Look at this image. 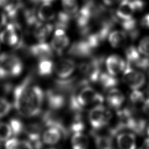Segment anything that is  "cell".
I'll return each mask as SVG.
<instances>
[{"label": "cell", "instance_id": "obj_1", "mask_svg": "<svg viewBox=\"0 0 149 149\" xmlns=\"http://www.w3.org/2000/svg\"><path fill=\"white\" fill-rule=\"evenodd\" d=\"M105 100L102 94L88 85L84 86L70 94L69 106L74 113H81L84 108L103 104Z\"/></svg>", "mask_w": 149, "mask_h": 149}, {"label": "cell", "instance_id": "obj_2", "mask_svg": "<svg viewBox=\"0 0 149 149\" xmlns=\"http://www.w3.org/2000/svg\"><path fill=\"white\" fill-rule=\"evenodd\" d=\"M45 102V92L38 86L31 85L29 88L24 117L33 118L39 115Z\"/></svg>", "mask_w": 149, "mask_h": 149}, {"label": "cell", "instance_id": "obj_3", "mask_svg": "<svg viewBox=\"0 0 149 149\" xmlns=\"http://www.w3.org/2000/svg\"><path fill=\"white\" fill-rule=\"evenodd\" d=\"M113 118V113L109 107L101 104L91 107L88 112V122L94 131H97L108 126Z\"/></svg>", "mask_w": 149, "mask_h": 149}, {"label": "cell", "instance_id": "obj_4", "mask_svg": "<svg viewBox=\"0 0 149 149\" xmlns=\"http://www.w3.org/2000/svg\"><path fill=\"white\" fill-rule=\"evenodd\" d=\"M23 69V63L16 55L8 53L0 55V78L17 76Z\"/></svg>", "mask_w": 149, "mask_h": 149}, {"label": "cell", "instance_id": "obj_5", "mask_svg": "<svg viewBox=\"0 0 149 149\" xmlns=\"http://www.w3.org/2000/svg\"><path fill=\"white\" fill-rule=\"evenodd\" d=\"M68 133V130L62 123L48 125L42 130L41 141L44 145L54 146Z\"/></svg>", "mask_w": 149, "mask_h": 149}, {"label": "cell", "instance_id": "obj_6", "mask_svg": "<svg viewBox=\"0 0 149 149\" xmlns=\"http://www.w3.org/2000/svg\"><path fill=\"white\" fill-rule=\"evenodd\" d=\"M104 59L103 56L91 57L88 61L80 65L79 69L89 83L98 81Z\"/></svg>", "mask_w": 149, "mask_h": 149}, {"label": "cell", "instance_id": "obj_7", "mask_svg": "<svg viewBox=\"0 0 149 149\" xmlns=\"http://www.w3.org/2000/svg\"><path fill=\"white\" fill-rule=\"evenodd\" d=\"M32 77L29 75L16 86L13 91V104L17 112L24 116L27 93L31 85Z\"/></svg>", "mask_w": 149, "mask_h": 149}, {"label": "cell", "instance_id": "obj_8", "mask_svg": "<svg viewBox=\"0 0 149 149\" xmlns=\"http://www.w3.org/2000/svg\"><path fill=\"white\" fill-rule=\"evenodd\" d=\"M123 82L132 90H139L146 83V76L141 72L133 69L127 63L123 70L122 76Z\"/></svg>", "mask_w": 149, "mask_h": 149}, {"label": "cell", "instance_id": "obj_9", "mask_svg": "<svg viewBox=\"0 0 149 149\" xmlns=\"http://www.w3.org/2000/svg\"><path fill=\"white\" fill-rule=\"evenodd\" d=\"M45 102H46L49 111H59L66 104V93L55 88L49 89L45 92Z\"/></svg>", "mask_w": 149, "mask_h": 149}, {"label": "cell", "instance_id": "obj_10", "mask_svg": "<svg viewBox=\"0 0 149 149\" xmlns=\"http://www.w3.org/2000/svg\"><path fill=\"white\" fill-rule=\"evenodd\" d=\"M95 49L90 44L89 41L84 37L83 39L73 42L68 51V54L78 58L90 57Z\"/></svg>", "mask_w": 149, "mask_h": 149}, {"label": "cell", "instance_id": "obj_11", "mask_svg": "<svg viewBox=\"0 0 149 149\" xmlns=\"http://www.w3.org/2000/svg\"><path fill=\"white\" fill-rule=\"evenodd\" d=\"M115 136L118 149H137V139L134 133L125 130L118 132Z\"/></svg>", "mask_w": 149, "mask_h": 149}, {"label": "cell", "instance_id": "obj_12", "mask_svg": "<svg viewBox=\"0 0 149 149\" xmlns=\"http://www.w3.org/2000/svg\"><path fill=\"white\" fill-rule=\"evenodd\" d=\"M76 69L75 62L70 59L62 58L54 65V70L59 79H65L70 77Z\"/></svg>", "mask_w": 149, "mask_h": 149}, {"label": "cell", "instance_id": "obj_13", "mask_svg": "<svg viewBox=\"0 0 149 149\" xmlns=\"http://www.w3.org/2000/svg\"><path fill=\"white\" fill-rule=\"evenodd\" d=\"M0 41L5 45L15 46L20 44L17 27L12 23L8 24L0 32Z\"/></svg>", "mask_w": 149, "mask_h": 149}, {"label": "cell", "instance_id": "obj_14", "mask_svg": "<svg viewBox=\"0 0 149 149\" xmlns=\"http://www.w3.org/2000/svg\"><path fill=\"white\" fill-rule=\"evenodd\" d=\"M69 44V39L65 30L56 29L51 41V47L57 55H61Z\"/></svg>", "mask_w": 149, "mask_h": 149}, {"label": "cell", "instance_id": "obj_15", "mask_svg": "<svg viewBox=\"0 0 149 149\" xmlns=\"http://www.w3.org/2000/svg\"><path fill=\"white\" fill-rule=\"evenodd\" d=\"M105 101L109 108L117 111L122 108L125 101V96L122 91L115 87L108 90Z\"/></svg>", "mask_w": 149, "mask_h": 149}, {"label": "cell", "instance_id": "obj_16", "mask_svg": "<svg viewBox=\"0 0 149 149\" xmlns=\"http://www.w3.org/2000/svg\"><path fill=\"white\" fill-rule=\"evenodd\" d=\"M105 64L108 73L113 76L123 72L126 68L125 61L116 55L109 56L107 59Z\"/></svg>", "mask_w": 149, "mask_h": 149}, {"label": "cell", "instance_id": "obj_17", "mask_svg": "<svg viewBox=\"0 0 149 149\" xmlns=\"http://www.w3.org/2000/svg\"><path fill=\"white\" fill-rule=\"evenodd\" d=\"M29 52L32 56L38 59L50 58L53 54L51 47L44 42H40L31 45L29 48Z\"/></svg>", "mask_w": 149, "mask_h": 149}, {"label": "cell", "instance_id": "obj_18", "mask_svg": "<svg viewBox=\"0 0 149 149\" xmlns=\"http://www.w3.org/2000/svg\"><path fill=\"white\" fill-rule=\"evenodd\" d=\"M92 135L97 149H116L113 146V137L109 133L98 134L93 131Z\"/></svg>", "mask_w": 149, "mask_h": 149}, {"label": "cell", "instance_id": "obj_19", "mask_svg": "<svg viewBox=\"0 0 149 149\" xmlns=\"http://www.w3.org/2000/svg\"><path fill=\"white\" fill-rule=\"evenodd\" d=\"M70 145L72 149H88L90 145V138L84 131L72 133Z\"/></svg>", "mask_w": 149, "mask_h": 149}, {"label": "cell", "instance_id": "obj_20", "mask_svg": "<svg viewBox=\"0 0 149 149\" xmlns=\"http://www.w3.org/2000/svg\"><path fill=\"white\" fill-rule=\"evenodd\" d=\"M135 12L132 0H122L116 12V16L122 20L132 18Z\"/></svg>", "mask_w": 149, "mask_h": 149}, {"label": "cell", "instance_id": "obj_21", "mask_svg": "<svg viewBox=\"0 0 149 149\" xmlns=\"http://www.w3.org/2000/svg\"><path fill=\"white\" fill-rule=\"evenodd\" d=\"M54 26L51 24H42L40 22L37 23L33 27L34 36L39 41L44 42L53 30Z\"/></svg>", "mask_w": 149, "mask_h": 149}, {"label": "cell", "instance_id": "obj_22", "mask_svg": "<svg viewBox=\"0 0 149 149\" xmlns=\"http://www.w3.org/2000/svg\"><path fill=\"white\" fill-rule=\"evenodd\" d=\"M121 26L127 37L131 40H134L139 35V30L137 27V21L133 18L123 20L121 22Z\"/></svg>", "mask_w": 149, "mask_h": 149}, {"label": "cell", "instance_id": "obj_23", "mask_svg": "<svg viewBox=\"0 0 149 149\" xmlns=\"http://www.w3.org/2000/svg\"><path fill=\"white\" fill-rule=\"evenodd\" d=\"M5 149H35L29 140L12 138L5 142Z\"/></svg>", "mask_w": 149, "mask_h": 149}, {"label": "cell", "instance_id": "obj_24", "mask_svg": "<svg viewBox=\"0 0 149 149\" xmlns=\"http://www.w3.org/2000/svg\"><path fill=\"white\" fill-rule=\"evenodd\" d=\"M127 36L124 31L115 30L110 33L108 40L110 44L115 48L121 47L126 42Z\"/></svg>", "mask_w": 149, "mask_h": 149}, {"label": "cell", "instance_id": "obj_25", "mask_svg": "<svg viewBox=\"0 0 149 149\" xmlns=\"http://www.w3.org/2000/svg\"><path fill=\"white\" fill-rule=\"evenodd\" d=\"M38 18L44 22H48L55 17V12L51 3H42L38 10Z\"/></svg>", "mask_w": 149, "mask_h": 149}, {"label": "cell", "instance_id": "obj_26", "mask_svg": "<svg viewBox=\"0 0 149 149\" xmlns=\"http://www.w3.org/2000/svg\"><path fill=\"white\" fill-rule=\"evenodd\" d=\"M54 67V63L49 58L39 59L37 67V73L41 76H48L52 74Z\"/></svg>", "mask_w": 149, "mask_h": 149}, {"label": "cell", "instance_id": "obj_27", "mask_svg": "<svg viewBox=\"0 0 149 149\" xmlns=\"http://www.w3.org/2000/svg\"><path fill=\"white\" fill-rule=\"evenodd\" d=\"M97 82L104 89L108 90L116 87L118 84V80L115 76L105 72H101Z\"/></svg>", "mask_w": 149, "mask_h": 149}, {"label": "cell", "instance_id": "obj_28", "mask_svg": "<svg viewBox=\"0 0 149 149\" xmlns=\"http://www.w3.org/2000/svg\"><path fill=\"white\" fill-rule=\"evenodd\" d=\"M72 16L65 12H59L55 19V26L56 29H66L69 25Z\"/></svg>", "mask_w": 149, "mask_h": 149}, {"label": "cell", "instance_id": "obj_29", "mask_svg": "<svg viewBox=\"0 0 149 149\" xmlns=\"http://www.w3.org/2000/svg\"><path fill=\"white\" fill-rule=\"evenodd\" d=\"M139 51L134 46L129 47L125 51V55L127 59V63L132 66L137 61L140 59Z\"/></svg>", "mask_w": 149, "mask_h": 149}, {"label": "cell", "instance_id": "obj_30", "mask_svg": "<svg viewBox=\"0 0 149 149\" xmlns=\"http://www.w3.org/2000/svg\"><path fill=\"white\" fill-rule=\"evenodd\" d=\"M61 4L64 12L73 16L78 12V3L76 0H62Z\"/></svg>", "mask_w": 149, "mask_h": 149}, {"label": "cell", "instance_id": "obj_31", "mask_svg": "<svg viewBox=\"0 0 149 149\" xmlns=\"http://www.w3.org/2000/svg\"><path fill=\"white\" fill-rule=\"evenodd\" d=\"M129 100L132 105L131 106L134 108L138 105L142 104L145 98L143 92L139 90H133L129 94Z\"/></svg>", "mask_w": 149, "mask_h": 149}, {"label": "cell", "instance_id": "obj_32", "mask_svg": "<svg viewBox=\"0 0 149 149\" xmlns=\"http://www.w3.org/2000/svg\"><path fill=\"white\" fill-rule=\"evenodd\" d=\"M12 131V134L15 136H18L24 130L25 126L22 122L17 118H12L9 122Z\"/></svg>", "mask_w": 149, "mask_h": 149}, {"label": "cell", "instance_id": "obj_33", "mask_svg": "<svg viewBox=\"0 0 149 149\" xmlns=\"http://www.w3.org/2000/svg\"><path fill=\"white\" fill-rule=\"evenodd\" d=\"M12 135V131L9 123L0 122V141H6Z\"/></svg>", "mask_w": 149, "mask_h": 149}, {"label": "cell", "instance_id": "obj_34", "mask_svg": "<svg viewBox=\"0 0 149 149\" xmlns=\"http://www.w3.org/2000/svg\"><path fill=\"white\" fill-rule=\"evenodd\" d=\"M12 109V104L10 102L0 96V118H2L8 115Z\"/></svg>", "mask_w": 149, "mask_h": 149}, {"label": "cell", "instance_id": "obj_35", "mask_svg": "<svg viewBox=\"0 0 149 149\" xmlns=\"http://www.w3.org/2000/svg\"><path fill=\"white\" fill-rule=\"evenodd\" d=\"M138 50L143 55L149 56V36L143 38L140 41Z\"/></svg>", "mask_w": 149, "mask_h": 149}, {"label": "cell", "instance_id": "obj_36", "mask_svg": "<svg viewBox=\"0 0 149 149\" xmlns=\"http://www.w3.org/2000/svg\"><path fill=\"white\" fill-rule=\"evenodd\" d=\"M135 12L141 11L145 6V2L143 0H132Z\"/></svg>", "mask_w": 149, "mask_h": 149}, {"label": "cell", "instance_id": "obj_37", "mask_svg": "<svg viewBox=\"0 0 149 149\" xmlns=\"http://www.w3.org/2000/svg\"><path fill=\"white\" fill-rule=\"evenodd\" d=\"M10 84L0 81V94H6L10 90Z\"/></svg>", "mask_w": 149, "mask_h": 149}, {"label": "cell", "instance_id": "obj_38", "mask_svg": "<svg viewBox=\"0 0 149 149\" xmlns=\"http://www.w3.org/2000/svg\"><path fill=\"white\" fill-rule=\"evenodd\" d=\"M7 16L3 11L0 10V30L5 26H6Z\"/></svg>", "mask_w": 149, "mask_h": 149}, {"label": "cell", "instance_id": "obj_39", "mask_svg": "<svg viewBox=\"0 0 149 149\" xmlns=\"http://www.w3.org/2000/svg\"><path fill=\"white\" fill-rule=\"evenodd\" d=\"M141 105L142 111L145 113L149 115V97L144 100Z\"/></svg>", "mask_w": 149, "mask_h": 149}, {"label": "cell", "instance_id": "obj_40", "mask_svg": "<svg viewBox=\"0 0 149 149\" xmlns=\"http://www.w3.org/2000/svg\"><path fill=\"white\" fill-rule=\"evenodd\" d=\"M141 24L143 27L149 28V13L146 15L141 20Z\"/></svg>", "mask_w": 149, "mask_h": 149}, {"label": "cell", "instance_id": "obj_41", "mask_svg": "<svg viewBox=\"0 0 149 149\" xmlns=\"http://www.w3.org/2000/svg\"><path fill=\"white\" fill-rule=\"evenodd\" d=\"M138 149H149V137L145 139Z\"/></svg>", "mask_w": 149, "mask_h": 149}, {"label": "cell", "instance_id": "obj_42", "mask_svg": "<svg viewBox=\"0 0 149 149\" xmlns=\"http://www.w3.org/2000/svg\"><path fill=\"white\" fill-rule=\"evenodd\" d=\"M122 0H103L105 4L108 6H113L118 3L119 2H121Z\"/></svg>", "mask_w": 149, "mask_h": 149}, {"label": "cell", "instance_id": "obj_43", "mask_svg": "<svg viewBox=\"0 0 149 149\" xmlns=\"http://www.w3.org/2000/svg\"><path fill=\"white\" fill-rule=\"evenodd\" d=\"M41 149H57L55 148L54 146H47L46 147H44V146L41 148Z\"/></svg>", "mask_w": 149, "mask_h": 149}, {"label": "cell", "instance_id": "obj_44", "mask_svg": "<svg viewBox=\"0 0 149 149\" xmlns=\"http://www.w3.org/2000/svg\"><path fill=\"white\" fill-rule=\"evenodd\" d=\"M54 0H40L41 3H51Z\"/></svg>", "mask_w": 149, "mask_h": 149}, {"label": "cell", "instance_id": "obj_45", "mask_svg": "<svg viewBox=\"0 0 149 149\" xmlns=\"http://www.w3.org/2000/svg\"><path fill=\"white\" fill-rule=\"evenodd\" d=\"M146 134H147L148 137H149V124H148V125H147L146 129Z\"/></svg>", "mask_w": 149, "mask_h": 149}]
</instances>
